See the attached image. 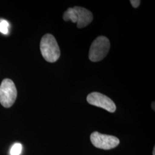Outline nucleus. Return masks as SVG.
<instances>
[{
	"label": "nucleus",
	"mask_w": 155,
	"mask_h": 155,
	"mask_svg": "<svg viewBox=\"0 0 155 155\" xmlns=\"http://www.w3.org/2000/svg\"><path fill=\"white\" fill-rule=\"evenodd\" d=\"M40 48L45 60L50 63L57 61L61 56V51L55 37L51 34H45L40 41Z\"/></svg>",
	"instance_id": "1"
},
{
	"label": "nucleus",
	"mask_w": 155,
	"mask_h": 155,
	"mask_svg": "<svg viewBox=\"0 0 155 155\" xmlns=\"http://www.w3.org/2000/svg\"><path fill=\"white\" fill-rule=\"evenodd\" d=\"M110 43L105 36H100L94 40L89 50V59L93 62L102 61L108 54Z\"/></svg>",
	"instance_id": "2"
},
{
	"label": "nucleus",
	"mask_w": 155,
	"mask_h": 155,
	"mask_svg": "<svg viewBox=\"0 0 155 155\" xmlns=\"http://www.w3.org/2000/svg\"><path fill=\"white\" fill-rule=\"evenodd\" d=\"M17 89L14 82L5 79L0 85V103L6 108L11 107L16 100Z\"/></svg>",
	"instance_id": "3"
},
{
	"label": "nucleus",
	"mask_w": 155,
	"mask_h": 155,
	"mask_svg": "<svg viewBox=\"0 0 155 155\" xmlns=\"http://www.w3.org/2000/svg\"><path fill=\"white\" fill-rule=\"evenodd\" d=\"M90 140L95 147L108 150L116 148L120 144V140L116 137L94 132L90 136Z\"/></svg>",
	"instance_id": "4"
},
{
	"label": "nucleus",
	"mask_w": 155,
	"mask_h": 155,
	"mask_svg": "<svg viewBox=\"0 0 155 155\" xmlns=\"http://www.w3.org/2000/svg\"><path fill=\"white\" fill-rule=\"evenodd\" d=\"M87 101L89 104L100 107L110 113L116 110V106L110 98L104 94L98 92H93L87 97Z\"/></svg>",
	"instance_id": "5"
},
{
	"label": "nucleus",
	"mask_w": 155,
	"mask_h": 155,
	"mask_svg": "<svg viewBox=\"0 0 155 155\" xmlns=\"http://www.w3.org/2000/svg\"><path fill=\"white\" fill-rule=\"evenodd\" d=\"M74 9L77 15L78 28H84L92 22L93 15L90 11L81 6H75L74 7Z\"/></svg>",
	"instance_id": "6"
},
{
	"label": "nucleus",
	"mask_w": 155,
	"mask_h": 155,
	"mask_svg": "<svg viewBox=\"0 0 155 155\" xmlns=\"http://www.w3.org/2000/svg\"><path fill=\"white\" fill-rule=\"evenodd\" d=\"M63 19L65 21H71L73 23L77 22L78 17L76 12L74 8H69L63 14Z\"/></svg>",
	"instance_id": "7"
},
{
	"label": "nucleus",
	"mask_w": 155,
	"mask_h": 155,
	"mask_svg": "<svg viewBox=\"0 0 155 155\" xmlns=\"http://www.w3.org/2000/svg\"><path fill=\"white\" fill-rule=\"evenodd\" d=\"M22 145L20 143H15L10 150L11 155H20L22 152Z\"/></svg>",
	"instance_id": "8"
},
{
	"label": "nucleus",
	"mask_w": 155,
	"mask_h": 155,
	"mask_svg": "<svg viewBox=\"0 0 155 155\" xmlns=\"http://www.w3.org/2000/svg\"><path fill=\"white\" fill-rule=\"evenodd\" d=\"M9 24L6 20H2L0 22V32L4 35H7L9 33Z\"/></svg>",
	"instance_id": "9"
},
{
	"label": "nucleus",
	"mask_w": 155,
	"mask_h": 155,
	"mask_svg": "<svg viewBox=\"0 0 155 155\" xmlns=\"http://www.w3.org/2000/svg\"><path fill=\"white\" fill-rule=\"evenodd\" d=\"M132 5L133 6V8H137L140 4L141 1L140 0H131L130 1Z\"/></svg>",
	"instance_id": "10"
},
{
	"label": "nucleus",
	"mask_w": 155,
	"mask_h": 155,
	"mask_svg": "<svg viewBox=\"0 0 155 155\" xmlns=\"http://www.w3.org/2000/svg\"><path fill=\"white\" fill-rule=\"evenodd\" d=\"M152 109H153V110L155 111V102L152 103Z\"/></svg>",
	"instance_id": "11"
},
{
	"label": "nucleus",
	"mask_w": 155,
	"mask_h": 155,
	"mask_svg": "<svg viewBox=\"0 0 155 155\" xmlns=\"http://www.w3.org/2000/svg\"><path fill=\"white\" fill-rule=\"evenodd\" d=\"M155 148H153V155H155Z\"/></svg>",
	"instance_id": "12"
}]
</instances>
